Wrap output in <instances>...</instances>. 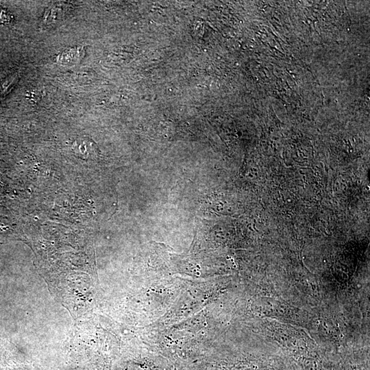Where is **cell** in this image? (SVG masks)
<instances>
[{
    "label": "cell",
    "instance_id": "cell-1",
    "mask_svg": "<svg viewBox=\"0 0 370 370\" xmlns=\"http://www.w3.org/2000/svg\"><path fill=\"white\" fill-rule=\"evenodd\" d=\"M18 79V74L13 73L0 85V101L3 100L11 92L12 89L14 88Z\"/></svg>",
    "mask_w": 370,
    "mask_h": 370
},
{
    "label": "cell",
    "instance_id": "cell-2",
    "mask_svg": "<svg viewBox=\"0 0 370 370\" xmlns=\"http://www.w3.org/2000/svg\"><path fill=\"white\" fill-rule=\"evenodd\" d=\"M64 8L56 6L50 8L48 12L46 13L44 17V21L47 23H53L54 21H57L59 17H63L64 13Z\"/></svg>",
    "mask_w": 370,
    "mask_h": 370
}]
</instances>
